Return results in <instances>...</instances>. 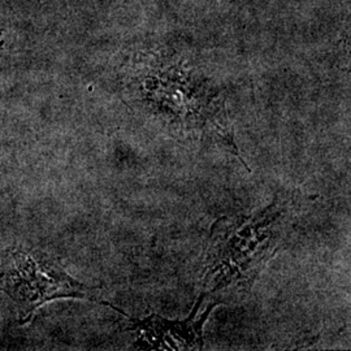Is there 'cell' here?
Returning a JSON list of instances; mask_svg holds the SVG:
<instances>
[{
	"label": "cell",
	"mask_w": 351,
	"mask_h": 351,
	"mask_svg": "<svg viewBox=\"0 0 351 351\" xmlns=\"http://www.w3.org/2000/svg\"><path fill=\"white\" fill-rule=\"evenodd\" d=\"M295 211V199L281 197L254 216L219 219L204 251V291L223 301L249 290L289 239Z\"/></svg>",
	"instance_id": "6da1fadb"
},
{
	"label": "cell",
	"mask_w": 351,
	"mask_h": 351,
	"mask_svg": "<svg viewBox=\"0 0 351 351\" xmlns=\"http://www.w3.org/2000/svg\"><path fill=\"white\" fill-rule=\"evenodd\" d=\"M0 291L16 306L17 322L25 326L47 302L64 298L101 301L97 289L71 276L49 252L21 245L0 255Z\"/></svg>",
	"instance_id": "7a4b0ae2"
},
{
	"label": "cell",
	"mask_w": 351,
	"mask_h": 351,
	"mask_svg": "<svg viewBox=\"0 0 351 351\" xmlns=\"http://www.w3.org/2000/svg\"><path fill=\"white\" fill-rule=\"evenodd\" d=\"M221 300L203 293L185 320H167L158 315L146 319L129 317V329L136 332L137 345L150 350H202L203 326Z\"/></svg>",
	"instance_id": "3957f363"
}]
</instances>
